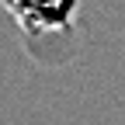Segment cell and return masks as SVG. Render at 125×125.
Here are the masks:
<instances>
[{"instance_id":"1","label":"cell","mask_w":125,"mask_h":125,"mask_svg":"<svg viewBox=\"0 0 125 125\" xmlns=\"http://www.w3.org/2000/svg\"><path fill=\"white\" fill-rule=\"evenodd\" d=\"M10 10L28 38H42V35L70 31L80 10V0H14Z\"/></svg>"},{"instance_id":"2","label":"cell","mask_w":125,"mask_h":125,"mask_svg":"<svg viewBox=\"0 0 125 125\" xmlns=\"http://www.w3.org/2000/svg\"><path fill=\"white\" fill-rule=\"evenodd\" d=\"M4 4H7V7H10V4H14V0H4Z\"/></svg>"}]
</instances>
